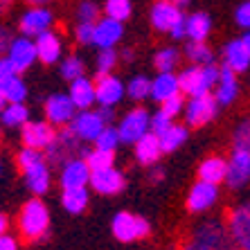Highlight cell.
<instances>
[{
  "mask_svg": "<svg viewBox=\"0 0 250 250\" xmlns=\"http://www.w3.org/2000/svg\"><path fill=\"white\" fill-rule=\"evenodd\" d=\"M7 9H9V5H7V2H2V0H0V16H2V14H5Z\"/></svg>",
  "mask_w": 250,
  "mask_h": 250,
  "instance_id": "94428289",
  "label": "cell"
},
{
  "mask_svg": "<svg viewBox=\"0 0 250 250\" xmlns=\"http://www.w3.org/2000/svg\"><path fill=\"white\" fill-rule=\"evenodd\" d=\"M232 146L234 149H248L250 151V117H246V120H241L237 124V128H234V133H232Z\"/></svg>",
  "mask_w": 250,
  "mask_h": 250,
  "instance_id": "7bdbcfd3",
  "label": "cell"
},
{
  "mask_svg": "<svg viewBox=\"0 0 250 250\" xmlns=\"http://www.w3.org/2000/svg\"><path fill=\"white\" fill-rule=\"evenodd\" d=\"M181 95V83H178V75L174 72H158V77L151 79V99L163 104L167 99Z\"/></svg>",
  "mask_w": 250,
  "mask_h": 250,
  "instance_id": "d4e9b609",
  "label": "cell"
},
{
  "mask_svg": "<svg viewBox=\"0 0 250 250\" xmlns=\"http://www.w3.org/2000/svg\"><path fill=\"white\" fill-rule=\"evenodd\" d=\"M120 61H126V63H131V61H133V50H122V52H120Z\"/></svg>",
  "mask_w": 250,
  "mask_h": 250,
  "instance_id": "11a10c76",
  "label": "cell"
},
{
  "mask_svg": "<svg viewBox=\"0 0 250 250\" xmlns=\"http://www.w3.org/2000/svg\"><path fill=\"white\" fill-rule=\"evenodd\" d=\"M212 29V21L205 12H194L185 16V34L189 41H205Z\"/></svg>",
  "mask_w": 250,
  "mask_h": 250,
  "instance_id": "f546056e",
  "label": "cell"
},
{
  "mask_svg": "<svg viewBox=\"0 0 250 250\" xmlns=\"http://www.w3.org/2000/svg\"><path fill=\"white\" fill-rule=\"evenodd\" d=\"M122 145H135L146 133H151V115L146 108H131L117 124Z\"/></svg>",
  "mask_w": 250,
  "mask_h": 250,
  "instance_id": "ba28073f",
  "label": "cell"
},
{
  "mask_svg": "<svg viewBox=\"0 0 250 250\" xmlns=\"http://www.w3.org/2000/svg\"><path fill=\"white\" fill-rule=\"evenodd\" d=\"M2 2H7V5H12V2H14V0H2Z\"/></svg>",
  "mask_w": 250,
  "mask_h": 250,
  "instance_id": "6125c7cd",
  "label": "cell"
},
{
  "mask_svg": "<svg viewBox=\"0 0 250 250\" xmlns=\"http://www.w3.org/2000/svg\"><path fill=\"white\" fill-rule=\"evenodd\" d=\"M228 228L239 250H250V201L232 208L228 216Z\"/></svg>",
  "mask_w": 250,
  "mask_h": 250,
  "instance_id": "4fadbf2b",
  "label": "cell"
},
{
  "mask_svg": "<svg viewBox=\"0 0 250 250\" xmlns=\"http://www.w3.org/2000/svg\"><path fill=\"white\" fill-rule=\"evenodd\" d=\"M167 2H174V5H178V7H185L189 0H167Z\"/></svg>",
  "mask_w": 250,
  "mask_h": 250,
  "instance_id": "91938a15",
  "label": "cell"
},
{
  "mask_svg": "<svg viewBox=\"0 0 250 250\" xmlns=\"http://www.w3.org/2000/svg\"><path fill=\"white\" fill-rule=\"evenodd\" d=\"M0 131H2V124H0Z\"/></svg>",
  "mask_w": 250,
  "mask_h": 250,
  "instance_id": "e7e4bbea",
  "label": "cell"
},
{
  "mask_svg": "<svg viewBox=\"0 0 250 250\" xmlns=\"http://www.w3.org/2000/svg\"><path fill=\"white\" fill-rule=\"evenodd\" d=\"M95 149H102V151H113L115 153V149L120 145H122V138H120V131H117V126H106L102 133H99V138L93 142Z\"/></svg>",
  "mask_w": 250,
  "mask_h": 250,
  "instance_id": "b9f144b4",
  "label": "cell"
},
{
  "mask_svg": "<svg viewBox=\"0 0 250 250\" xmlns=\"http://www.w3.org/2000/svg\"><path fill=\"white\" fill-rule=\"evenodd\" d=\"M86 163L90 167V171H99V169H108L115 167V153L113 151H102V149H93L86 151Z\"/></svg>",
  "mask_w": 250,
  "mask_h": 250,
  "instance_id": "ab89813d",
  "label": "cell"
},
{
  "mask_svg": "<svg viewBox=\"0 0 250 250\" xmlns=\"http://www.w3.org/2000/svg\"><path fill=\"white\" fill-rule=\"evenodd\" d=\"M135 149V160L145 167H153L163 156V146H160V138L156 133H146L142 140H138L133 145Z\"/></svg>",
  "mask_w": 250,
  "mask_h": 250,
  "instance_id": "484cf974",
  "label": "cell"
},
{
  "mask_svg": "<svg viewBox=\"0 0 250 250\" xmlns=\"http://www.w3.org/2000/svg\"><path fill=\"white\" fill-rule=\"evenodd\" d=\"M250 181V151L248 149H234L232 146V158L228 160V178L226 183L232 189L244 187Z\"/></svg>",
  "mask_w": 250,
  "mask_h": 250,
  "instance_id": "7402d4cb",
  "label": "cell"
},
{
  "mask_svg": "<svg viewBox=\"0 0 250 250\" xmlns=\"http://www.w3.org/2000/svg\"><path fill=\"white\" fill-rule=\"evenodd\" d=\"M106 126H108V124L104 122V117L99 115V111H93V108L77 111V115L72 117V122L68 124V128L82 140V142H95Z\"/></svg>",
  "mask_w": 250,
  "mask_h": 250,
  "instance_id": "7c38bea8",
  "label": "cell"
},
{
  "mask_svg": "<svg viewBox=\"0 0 250 250\" xmlns=\"http://www.w3.org/2000/svg\"><path fill=\"white\" fill-rule=\"evenodd\" d=\"M219 82V68L214 63L209 65H189L178 75L181 83V93L187 97H198V95H208Z\"/></svg>",
  "mask_w": 250,
  "mask_h": 250,
  "instance_id": "277c9868",
  "label": "cell"
},
{
  "mask_svg": "<svg viewBox=\"0 0 250 250\" xmlns=\"http://www.w3.org/2000/svg\"><path fill=\"white\" fill-rule=\"evenodd\" d=\"M57 126L47 122V120H29L23 128H21V142L27 149H39L45 151L47 146L54 142L57 138Z\"/></svg>",
  "mask_w": 250,
  "mask_h": 250,
  "instance_id": "8fae6325",
  "label": "cell"
},
{
  "mask_svg": "<svg viewBox=\"0 0 250 250\" xmlns=\"http://www.w3.org/2000/svg\"><path fill=\"white\" fill-rule=\"evenodd\" d=\"M16 165L23 171L25 185L34 196H43L47 194L50 185H52V174H50V165L43 151L39 149H27L23 146L16 153Z\"/></svg>",
  "mask_w": 250,
  "mask_h": 250,
  "instance_id": "6da1fadb",
  "label": "cell"
},
{
  "mask_svg": "<svg viewBox=\"0 0 250 250\" xmlns=\"http://www.w3.org/2000/svg\"><path fill=\"white\" fill-rule=\"evenodd\" d=\"M18 239L14 237V234H2V237H0V250H18Z\"/></svg>",
  "mask_w": 250,
  "mask_h": 250,
  "instance_id": "f907efd6",
  "label": "cell"
},
{
  "mask_svg": "<svg viewBox=\"0 0 250 250\" xmlns=\"http://www.w3.org/2000/svg\"><path fill=\"white\" fill-rule=\"evenodd\" d=\"M241 41H244L246 50H248V52H250V32H248V34H246V36H244V39H241Z\"/></svg>",
  "mask_w": 250,
  "mask_h": 250,
  "instance_id": "680465c9",
  "label": "cell"
},
{
  "mask_svg": "<svg viewBox=\"0 0 250 250\" xmlns=\"http://www.w3.org/2000/svg\"><path fill=\"white\" fill-rule=\"evenodd\" d=\"M75 16H77V23H97L102 18V9L95 0H79V5L75 9Z\"/></svg>",
  "mask_w": 250,
  "mask_h": 250,
  "instance_id": "60d3db41",
  "label": "cell"
},
{
  "mask_svg": "<svg viewBox=\"0 0 250 250\" xmlns=\"http://www.w3.org/2000/svg\"><path fill=\"white\" fill-rule=\"evenodd\" d=\"M226 178H228V160H223V158L209 156L198 165V181L219 185V183H223Z\"/></svg>",
  "mask_w": 250,
  "mask_h": 250,
  "instance_id": "4316f807",
  "label": "cell"
},
{
  "mask_svg": "<svg viewBox=\"0 0 250 250\" xmlns=\"http://www.w3.org/2000/svg\"><path fill=\"white\" fill-rule=\"evenodd\" d=\"M9 104V102H7V97L2 93H0V113H2V108H5V106Z\"/></svg>",
  "mask_w": 250,
  "mask_h": 250,
  "instance_id": "6f0895ef",
  "label": "cell"
},
{
  "mask_svg": "<svg viewBox=\"0 0 250 250\" xmlns=\"http://www.w3.org/2000/svg\"><path fill=\"white\" fill-rule=\"evenodd\" d=\"M178 61H181V54L176 47H160L153 54V65L158 72H174L178 68Z\"/></svg>",
  "mask_w": 250,
  "mask_h": 250,
  "instance_id": "d590c367",
  "label": "cell"
},
{
  "mask_svg": "<svg viewBox=\"0 0 250 250\" xmlns=\"http://www.w3.org/2000/svg\"><path fill=\"white\" fill-rule=\"evenodd\" d=\"M72 104L77 111H88L97 104V93H95V82L90 77H79L75 82H70V90H68Z\"/></svg>",
  "mask_w": 250,
  "mask_h": 250,
  "instance_id": "603a6c76",
  "label": "cell"
},
{
  "mask_svg": "<svg viewBox=\"0 0 250 250\" xmlns=\"http://www.w3.org/2000/svg\"><path fill=\"white\" fill-rule=\"evenodd\" d=\"M86 146L79 138H77L68 126L59 128L57 131V138L50 146H47L45 151V158H47V165H52V167H61L63 163L72 160V158H83L86 156Z\"/></svg>",
  "mask_w": 250,
  "mask_h": 250,
  "instance_id": "5b68a950",
  "label": "cell"
},
{
  "mask_svg": "<svg viewBox=\"0 0 250 250\" xmlns=\"http://www.w3.org/2000/svg\"><path fill=\"white\" fill-rule=\"evenodd\" d=\"M16 75H18V72L14 70V65L9 63V59H7V57H0V93L5 90L7 83L12 82Z\"/></svg>",
  "mask_w": 250,
  "mask_h": 250,
  "instance_id": "7dc6e473",
  "label": "cell"
},
{
  "mask_svg": "<svg viewBox=\"0 0 250 250\" xmlns=\"http://www.w3.org/2000/svg\"><path fill=\"white\" fill-rule=\"evenodd\" d=\"M90 167L86 158H72L59 167V185L61 189H72V187H88L90 185Z\"/></svg>",
  "mask_w": 250,
  "mask_h": 250,
  "instance_id": "5bb4252c",
  "label": "cell"
},
{
  "mask_svg": "<svg viewBox=\"0 0 250 250\" xmlns=\"http://www.w3.org/2000/svg\"><path fill=\"white\" fill-rule=\"evenodd\" d=\"M131 12H133L131 0H106L104 2V16L113 18V21H120V23L131 18Z\"/></svg>",
  "mask_w": 250,
  "mask_h": 250,
  "instance_id": "f35d334b",
  "label": "cell"
},
{
  "mask_svg": "<svg viewBox=\"0 0 250 250\" xmlns=\"http://www.w3.org/2000/svg\"><path fill=\"white\" fill-rule=\"evenodd\" d=\"M93 27H95L93 23H77L75 25V41L83 47L93 45Z\"/></svg>",
  "mask_w": 250,
  "mask_h": 250,
  "instance_id": "ee69618b",
  "label": "cell"
},
{
  "mask_svg": "<svg viewBox=\"0 0 250 250\" xmlns=\"http://www.w3.org/2000/svg\"><path fill=\"white\" fill-rule=\"evenodd\" d=\"M216 99L214 95H198V97H189V102L185 104V120L189 126H203L208 124L212 117L216 115Z\"/></svg>",
  "mask_w": 250,
  "mask_h": 250,
  "instance_id": "2e32d148",
  "label": "cell"
},
{
  "mask_svg": "<svg viewBox=\"0 0 250 250\" xmlns=\"http://www.w3.org/2000/svg\"><path fill=\"white\" fill-rule=\"evenodd\" d=\"M149 21L158 32H171L176 25H181L185 21V16H183L178 5L167 2V0H158V2H153L151 12H149Z\"/></svg>",
  "mask_w": 250,
  "mask_h": 250,
  "instance_id": "e0dca14e",
  "label": "cell"
},
{
  "mask_svg": "<svg viewBox=\"0 0 250 250\" xmlns=\"http://www.w3.org/2000/svg\"><path fill=\"white\" fill-rule=\"evenodd\" d=\"M216 198H219V185L198 181L194 183L189 194H187V208H189V212L201 214V212H208L216 203Z\"/></svg>",
  "mask_w": 250,
  "mask_h": 250,
  "instance_id": "44dd1931",
  "label": "cell"
},
{
  "mask_svg": "<svg viewBox=\"0 0 250 250\" xmlns=\"http://www.w3.org/2000/svg\"><path fill=\"white\" fill-rule=\"evenodd\" d=\"M7 59H9V63L14 65V70H16L18 75H23V72H27L32 65L39 61V54H36V43L34 39H29V36H23L18 34L12 39V43H9V47H7Z\"/></svg>",
  "mask_w": 250,
  "mask_h": 250,
  "instance_id": "9c48e42d",
  "label": "cell"
},
{
  "mask_svg": "<svg viewBox=\"0 0 250 250\" xmlns=\"http://www.w3.org/2000/svg\"><path fill=\"white\" fill-rule=\"evenodd\" d=\"M185 54L192 61V65H209L214 61V52L205 41H189L185 47Z\"/></svg>",
  "mask_w": 250,
  "mask_h": 250,
  "instance_id": "836d02e7",
  "label": "cell"
},
{
  "mask_svg": "<svg viewBox=\"0 0 250 250\" xmlns=\"http://www.w3.org/2000/svg\"><path fill=\"white\" fill-rule=\"evenodd\" d=\"M111 232L117 241L122 244H133V241H140V239L149 237L151 232V226L146 221L145 216H138L133 212H117L111 221Z\"/></svg>",
  "mask_w": 250,
  "mask_h": 250,
  "instance_id": "8992f818",
  "label": "cell"
},
{
  "mask_svg": "<svg viewBox=\"0 0 250 250\" xmlns=\"http://www.w3.org/2000/svg\"><path fill=\"white\" fill-rule=\"evenodd\" d=\"M117 63H120V52L117 50H99L97 59H95V72H97V77L113 75Z\"/></svg>",
  "mask_w": 250,
  "mask_h": 250,
  "instance_id": "8d00e7d4",
  "label": "cell"
},
{
  "mask_svg": "<svg viewBox=\"0 0 250 250\" xmlns=\"http://www.w3.org/2000/svg\"><path fill=\"white\" fill-rule=\"evenodd\" d=\"M126 187V178L120 169L108 167V169H99L90 174V189L102 196H115Z\"/></svg>",
  "mask_w": 250,
  "mask_h": 250,
  "instance_id": "ac0fdd59",
  "label": "cell"
},
{
  "mask_svg": "<svg viewBox=\"0 0 250 250\" xmlns=\"http://www.w3.org/2000/svg\"><path fill=\"white\" fill-rule=\"evenodd\" d=\"M124 36V23L102 16L93 27V47L97 50H115V45Z\"/></svg>",
  "mask_w": 250,
  "mask_h": 250,
  "instance_id": "9a60e30c",
  "label": "cell"
},
{
  "mask_svg": "<svg viewBox=\"0 0 250 250\" xmlns=\"http://www.w3.org/2000/svg\"><path fill=\"white\" fill-rule=\"evenodd\" d=\"M174 124V120L167 115V113L160 108V111H156L151 115V133H156V135H160V133H165L169 126Z\"/></svg>",
  "mask_w": 250,
  "mask_h": 250,
  "instance_id": "f6af8a7d",
  "label": "cell"
},
{
  "mask_svg": "<svg viewBox=\"0 0 250 250\" xmlns=\"http://www.w3.org/2000/svg\"><path fill=\"white\" fill-rule=\"evenodd\" d=\"M149 181L151 183H163L165 181V169L158 167V165H153L151 171H149Z\"/></svg>",
  "mask_w": 250,
  "mask_h": 250,
  "instance_id": "f5cc1de1",
  "label": "cell"
},
{
  "mask_svg": "<svg viewBox=\"0 0 250 250\" xmlns=\"http://www.w3.org/2000/svg\"><path fill=\"white\" fill-rule=\"evenodd\" d=\"M18 230L25 241H43L50 232V209L39 196L29 198L18 212Z\"/></svg>",
  "mask_w": 250,
  "mask_h": 250,
  "instance_id": "3957f363",
  "label": "cell"
},
{
  "mask_svg": "<svg viewBox=\"0 0 250 250\" xmlns=\"http://www.w3.org/2000/svg\"><path fill=\"white\" fill-rule=\"evenodd\" d=\"M54 23H57V18H54V12L50 7L29 5L18 18V32L23 36H29V39H36V36L54 29Z\"/></svg>",
  "mask_w": 250,
  "mask_h": 250,
  "instance_id": "52a82bcc",
  "label": "cell"
},
{
  "mask_svg": "<svg viewBox=\"0 0 250 250\" xmlns=\"http://www.w3.org/2000/svg\"><path fill=\"white\" fill-rule=\"evenodd\" d=\"M88 201H90V194H88V187H72V189H63L61 194V205L68 214H83L88 208Z\"/></svg>",
  "mask_w": 250,
  "mask_h": 250,
  "instance_id": "f1b7e54d",
  "label": "cell"
},
{
  "mask_svg": "<svg viewBox=\"0 0 250 250\" xmlns=\"http://www.w3.org/2000/svg\"><path fill=\"white\" fill-rule=\"evenodd\" d=\"M36 54H39V61L43 65H57L61 63V59L65 57L63 54V41H61V34L50 29L45 34L36 36Z\"/></svg>",
  "mask_w": 250,
  "mask_h": 250,
  "instance_id": "ffe728a7",
  "label": "cell"
},
{
  "mask_svg": "<svg viewBox=\"0 0 250 250\" xmlns=\"http://www.w3.org/2000/svg\"><path fill=\"white\" fill-rule=\"evenodd\" d=\"M2 95L7 97L9 104H25V99H27V95H29V88H27V83L23 82V77L16 75L12 82L7 83V88L2 90Z\"/></svg>",
  "mask_w": 250,
  "mask_h": 250,
  "instance_id": "74e56055",
  "label": "cell"
},
{
  "mask_svg": "<svg viewBox=\"0 0 250 250\" xmlns=\"http://www.w3.org/2000/svg\"><path fill=\"white\" fill-rule=\"evenodd\" d=\"M126 97L133 102H145L146 97H151V79L145 75L131 77L126 83Z\"/></svg>",
  "mask_w": 250,
  "mask_h": 250,
  "instance_id": "e575fe53",
  "label": "cell"
},
{
  "mask_svg": "<svg viewBox=\"0 0 250 250\" xmlns=\"http://www.w3.org/2000/svg\"><path fill=\"white\" fill-rule=\"evenodd\" d=\"M223 61L228 68H232L234 72H246L250 68V52L246 50L244 41H230L223 47Z\"/></svg>",
  "mask_w": 250,
  "mask_h": 250,
  "instance_id": "83f0119b",
  "label": "cell"
},
{
  "mask_svg": "<svg viewBox=\"0 0 250 250\" xmlns=\"http://www.w3.org/2000/svg\"><path fill=\"white\" fill-rule=\"evenodd\" d=\"M59 75L68 83L79 79V77H86V61L79 54H65L61 59V63H59Z\"/></svg>",
  "mask_w": 250,
  "mask_h": 250,
  "instance_id": "d6a6232c",
  "label": "cell"
},
{
  "mask_svg": "<svg viewBox=\"0 0 250 250\" xmlns=\"http://www.w3.org/2000/svg\"><path fill=\"white\" fill-rule=\"evenodd\" d=\"M185 250H239L230 228L221 219H205L192 230Z\"/></svg>",
  "mask_w": 250,
  "mask_h": 250,
  "instance_id": "7a4b0ae2",
  "label": "cell"
},
{
  "mask_svg": "<svg viewBox=\"0 0 250 250\" xmlns=\"http://www.w3.org/2000/svg\"><path fill=\"white\" fill-rule=\"evenodd\" d=\"M43 113H45V120L52 126L63 128L72 122V117L77 115V108L68 93H52L43 102Z\"/></svg>",
  "mask_w": 250,
  "mask_h": 250,
  "instance_id": "30bf717a",
  "label": "cell"
},
{
  "mask_svg": "<svg viewBox=\"0 0 250 250\" xmlns=\"http://www.w3.org/2000/svg\"><path fill=\"white\" fill-rule=\"evenodd\" d=\"M0 176H2V160H0Z\"/></svg>",
  "mask_w": 250,
  "mask_h": 250,
  "instance_id": "be15d7a7",
  "label": "cell"
},
{
  "mask_svg": "<svg viewBox=\"0 0 250 250\" xmlns=\"http://www.w3.org/2000/svg\"><path fill=\"white\" fill-rule=\"evenodd\" d=\"M237 72L232 68H228L226 63L219 68V82L214 86V99L219 106L232 104L239 95V83H237Z\"/></svg>",
  "mask_w": 250,
  "mask_h": 250,
  "instance_id": "cb8c5ba5",
  "label": "cell"
},
{
  "mask_svg": "<svg viewBox=\"0 0 250 250\" xmlns=\"http://www.w3.org/2000/svg\"><path fill=\"white\" fill-rule=\"evenodd\" d=\"M160 108H163V111L167 113L171 120H174V117H178L183 111H185V99H183V93L176 95V97H171V99H167V102H163V104H160Z\"/></svg>",
  "mask_w": 250,
  "mask_h": 250,
  "instance_id": "bcb514c9",
  "label": "cell"
},
{
  "mask_svg": "<svg viewBox=\"0 0 250 250\" xmlns=\"http://www.w3.org/2000/svg\"><path fill=\"white\" fill-rule=\"evenodd\" d=\"M160 138V146H163V153H174L176 149H181L187 140V126L183 124H171V126L165 131V133L158 135Z\"/></svg>",
  "mask_w": 250,
  "mask_h": 250,
  "instance_id": "1f68e13d",
  "label": "cell"
},
{
  "mask_svg": "<svg viewBox=\"0 0 250 250\" xmlns=\"http://www.w3.org/2000/svg\"><path fill=\"white\" fill-rule=\"evenodd\" d=\"M12 39H14V34L9 32V27L7 25H2L0 23V54L5 57L7 54V47H9V43H12Z\"/></svg>",
  "mask_w": 250,
  "mask_h": 250,
  "instance_id": "681fc988",
  "label": "cell"
},
{
  "mask_svg": "<svg viewBox=\"0 0 250 250\" xmlns=\"http://www.w3.org/2000/svg\"><path fill=\"white\" fill-rule=\"evenodd\" d=\"M9 232V219H7V214H2V212H0V237H2V234H7Z\"/></svg>",
  "mask_w": 250,
  "mask_h": 250,
  "instance_id": "db71d44e",
  "label": "cell"
},
{
  "mask_svg": "<svg viewBox=\"0 0 250 250\" xmlns=\"http://www.w3.org/2000/svg\"><path fill=\"white\" fill-rule=\"evenodd\" d=\"M234 18H237V25H241L244 29H248V32H250V0H246L244 5L237 7Z\"/></svg>",
  "mask_w": 250,
  "mask_h": 250,
  "instance_id": "c3c4849f",
  "label": "cell"
},
{
  "mask_svg": "<svg viewBox=\"0 0 250 250\" xmlns=\"http://www.w3.org/2000/svg\"><path fill=\"white\" fill-rule=\"evenodd\" d=\"M99 115L104 117V122L108 124V126H113V120H115V108H111V106H102V108H97Z\"/></svg>",
  "mask_w": 250,
  "mask_h": 250,
  "instance_id": "816d5d0a",
  "label": "cell"
},
{
  "mask_svg": "<svg viewBox=\"0 0 250 250\" xmlns=\"http://www.w3.org/2000/svg\"><path fill=\"white\" fill-rule=\"evenodd\" d=\"M29 122V108L25 104H7L0 113V124L9 131H21Z\"/></svg>",
  "mask_w": 250,
  "mask_h": 250,
  "instance_id": "4dcf8cb0",
  "label": "cell"
},
{
  "mask_svg": "<svg viewBox=\"0 0 250 250\" xmlns=\"http://www.w3.org/2000/svg\"><path fill=\"white\" fill-rule=\"evenodd\" d=\"M54 0H27V5H36V7H50Z\"/></svg>",
  "mask_w": 250,
  "mask_h": 250,
  "instance_id": "9f6ffc18",
  "label": "cell"
},
{
  "mask_svg": "<svg viewBox=\"0 0 250 250\" xmlns=\"http://www.w3.org/2000/svg\"><path fill=\"white\" fill-rule=\"evenodd\" d=\"M95 93H97V104L99 106H111L115 108L126 95V86L120 77L115 75H104L97 77L95 82Z\"/></svg>",
  "mask_w": 250,
  "mask_h": 250,
  "instance_id": "d6986e66",
  "label": "cell"
}]
</instances>
